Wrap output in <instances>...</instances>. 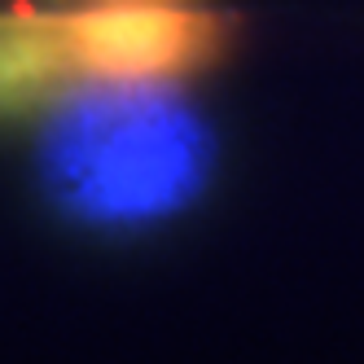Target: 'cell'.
Returning <instances> with one entry per match:
<instances>
[{"mask_svg":"<svg viewBox=\"0 0 364 364\" xmlns=\"http://www.w3.org/2000/svg\"><path fill=\"white\" fill-rule=\"evenodd\" d=\"M237 18L220 0H9L0 5V123L62 88L215 70Z\"/></svg>","mask_w":364,"mask_h":364,"instance_id":"2","label":"cell"},{"mask_svg":"<svg viewBox=\"0 0 364 364\" xmlns=\"http://www.w3.org/2000/svg\"><path fill=\"white\" fill-rule=\"evenodd\" d=\"M40 110V189L84 228H154L185 215L211 185L215 132L176 80L75 84Z\"/></svg>","mask_w":364,"mask_h":364,"instance_id":"1","label":"cell"}]
</instances>
